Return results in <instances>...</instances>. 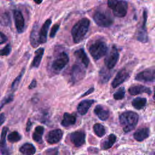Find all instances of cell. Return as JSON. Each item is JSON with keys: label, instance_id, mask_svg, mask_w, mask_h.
<instances>
[{"label": "cell", "instance_id": "cell-26", "mask_svg": "<svg viewBox=\"0 0 155 155\" xmlns=\"http://www.w3.org/2000/svg\"><path fill=\"white\" fill-rule=\"evenodd\" d=\"M19 151L24 155H33L36 152V149L31 143H25L20 147Z\"/></svg>", "mask_w": 155, "mask_h": 155}, {"label": "cell", "instance_id": "cell-39", "mask_svg": "<svg viewBox=\"0 0 155 155\" xmlns=\"http://www.w3.org/2000/svg\"><path fill=\"white\" fill-rule=\"evenodd\" d=\"M7 41V36L1 31H0V45L5 42Z\"/></svg>", "mask_w": 155, "mask_h": 155}, {"label": "cell", "instance_id": "cell-13", "mask_svg": "<svg viewBox=\"0 0 155 155\" xmlns=\"http://www.w3.org/2000/svg\"><path fill=\"white\" fill-rule=\"evenodd\" d=\"M13 18L18 32L19 33L23 32L24 29V19L22 13L17 10H14Z\"/></svg>", "mask_w": 155, "mask_h": 155}, {"label": "cell", "instance_id": "cell-5", "mask_svg": "<svg viewBox=\"0 0 155 155\" xmlns=\"http://www.w3.org/2000/svg\"><path fill=\"white\" fill-rule=\"evenodd\" d=\"M108 6L112 9L114 16L122 18L126 15L128 9V3L125 1L110 0L108 1Z\"/></svg>", "mask_w": 155, "mask_h": 155}, {"label": "cell", "instance_id": "cell-15", "mask_svg": "<svg viewBox=\"0 0 155 155\" xmlns=\"http://www.w3.org/2000/svg\"><path fill=\"white\" fill-rule=\"evenodd\" d=\"M128 92L131 95H137L142 93H147L148 94H150L151 90L147 87L142 85H135L129 88Z\"/></svg>", "mask_w": 155, "mask_h": 155}, {"label": "cell", "instance_id": "cell-38", "mask_svg": "<svg viewBox=\"0 0 155 155\" xmlns=\"http://www.w3.org/2000/svg\"><path fill=\"white\" fill-rule=\"evenodd\" d=\"M59 28V24H54L52 27H51V31H50V38H54L57 33V31H58Z\"/></svg>", "mask_w": 155, "mask_h": 155}, {"label": "cell", "instance_id": "cell-25", "mask_svg": "<svg viewBox=\"0 0 155 155\" xmlns=\"http://www.w3.org/2000/svg\"><path fill=\"white\" fill-rule=\"evenodd\" d=\"M116 140V136L113 134H110L106 139L101 142V148L102 150H107L110 148Z\"/></svg>", "mask_w": 155, "mask_h": 155}, {"label": "cell", "instance_id": "cell-11", "mask_svg": "<svg viewBox=\"0 0 155 155\" xmlns=\"http://www.w3.org/2000/svg\"><path fill=\"white\" fill-rule=\"evenodd\" d=\"M84 68L79 64H74L71 70V78L73 82H76L82 79L85 76Z\"/></svg>", "mask_w": 155, "mask_h": 155}, {"label": "cell", "instance_id": "cell-33", "mask_svg": "<svg viewBox=\"0 0 155 155\" xmlns=\"http://www.w3.org/2000/svg\"><path fill=\"white\" fill-rule=\"evenodd\" d=\"M125 94V90L124 87L119 88L113 94V97L116 100H120L124 98Z\"/></svg>", "mask_w": 155, "mask_h": 155}, {"label": "cell", "instance_id": "cell-43", "mask_svg": "<svg viewBox=\"0 0 155 155\" xmlns=\"http://www.w3.org/2000/svg\"><path fill=\"white\" fill-rule=\"evenodd\" d=\"M93 91H94V88H93V87L90 88L88 90H87L85 93H84V94L81 96V97H84V96H87V95H88V94H89L93 93Z\"/></svg>", "mask_w": 155, "mask_h": 155}, {"label": "cell", "instance_id": "cell-18", "mask_svg": "<svg viewBox=\"0 0 155 155\" xmlns=\"http://www.w3.org/2000/svg\"><path fill=\"white\" fill-rule=\"evenodd\" d=\"M94 112L101 120H107L110 115L108 109L102 105H97L94 109Z\"/></svg>", "mask_w": 155, "mask_h": 155}, {"label": "cell", "instance_id": "cell-23", "mask_svg": "<svg viewBox=\"0 0 155 155\" xmlns=\"http://www.w3.org/2000/svg\"><path fill=\"white\" fill-rule=\"evenodd\" d=\"M76 117L74 114H70L68 113H65L64 114L63 119L61 122V125L63 127H68L74 125L76 122Z\"/></svg>", "mask_w": 155, "mask_h": 155}, {"label": "cell", "instance_id": "cell-36", "mask_svg": "<svg viewBox=\"0 0 155 155\" xmlns=\"http://www.w3.org/2000/svg\"><path fill=\"white\" fill-rule=\"evenodd\" d=\"M13 99V94H10L8 96H7L6 97H5L2 101L1 103L0 104V110L7 104L10 102L11 101H12Z\"/></svg>", "mask_w": 155, "mask_h": 155}, {"label": "cell", "instance_id": "cell-30", "mask_svg": "<svg viewBox=\"0 0 155 155\" xmlns=\"http://www.w3.org/2000/svg\"><path fill=\"white\" fill-rule=\"evenodd\" d=\"M0 21L2 25L5 26H8L11 24V20L9 14L7 12L2 13L0 15Z\"/></svg>", "mask_w": 155, "mask_h": 155}, {"label": "cell", "instance_id": "cell-19", "mask_svg": "<svg viewBox=\"0 0 155 155\" xmlns=\"http://www.w3.org/2000/svg\"><path fill=\"white\" fill-rule=\"evenodd\" d=\"M94 102V101L91 99H85L81 101L78 105V111L81 115L85 114Z\"/></svg>", "mask_w": 155, "mask_h": 155}, {"label": "cell", "instance_id": "cell-37", "mask_svg": "<svg viewBox=\"0 0 155 155\" xmlns=\"http://www.w3.org/2000/svg\"><path fill=\"white\" fill-rule=\"evenodd\" d=\"M58 149L57 148H52L47 149L45 152V155H58Z\"/></svg>", "mask_w": 155, "mask_h": 155}, {"label": "cell", "instance_id": "cell-12", "mask_svg": "<svg viewBox=\"0 0 155 155\" xmlns=\"http://www.w3.org/2000/svg\"><path fill=\"white\" fill-rule=\"evenodd\" d=\"M70 139L75 147H79L82 146L85 141V134L84 131H74L70 135Z\"/></svg>", "mask_w": 155, "mask_h": 155}, {"label": "cell", "instance_id": "cell-35", "mask_svg": "<svg viewBox=\"0 0 155 155\" xmlns=\"http://www.w3.org/2000/svg\"><path fill=\"white\" fill-rule=\"evenodd\" d=\"M12 51V47L10 44L6 45L2 49L0 50V56H7Z\"/></svg>", "mask_w": 155, "mask_h": 155}, {"label": "cell", "instance_id": "cell-21", "mask_svg": "<svg viewBox=\"0 0 155 155\" xmlns=\"http://www.w3.org/2000/svg\"><path fill=\"white\" fill-rule=\"evenodd\" d=\"M74 54L75 57L77 58V59L83 65L84 67H88L90 61L83 48H80L79 50H77L74 53Z\"/></svg>", "mask_w": 155, "mask_h": 155}, {"label": "cell", "instance_id": "cell-29", "mask_svg": "<svg viewBox=\"0 0 155 155\" xmlns=\"http://www.w3.org/2000/svg\"><path fill=\"white\" fill-rule=\"evenodd\" d=\"M93 130L95 133V134L98 136V137H102L105 134L106 131L105 128L101 124H96L93 126Z\"/></svg>", "mask_w": 155, "mask_h": 155}, {"label": "cell", "instance_id": "cell-16", "mask_svg": "<svg viewBox=\"0 0 155 155\" xmlns=\"http://www.w3.org/2000/svg\"><path fill=\"white\" fill-rule=\"evenodd\" d=\"M51 24V19H48L42 25L39 31V42L44 44L47 42V36L48 29Z\"/></svg>", "mask_w": 155, "mask_h": 155}, {"label": "cell", "instance_id": "cell-14", "mask_svg": "<svg viewBox=\"0 0 155 155\" xmlns=\"http://www.w3.org/2000/svg\"><path fill=\"white\" fill-rule=\"evenodd\" d=\"M63 135V133L60 129H56L50 131L47 135V141L50 144L58 143L61 140Z\"/></svg>", "mask_w": 155, "mask_h": 155}, {"label": "cell", "instance_id": "cell-27", "mask_svg": "<svg viewBox=\"0 0 155 155\" xmlns=\"http://www.w3.org/2000/svg\"><path fill=\"white\" fill-rule=\"evenodd\" d=\"M44 131V128L42 126H38L35 128V131L33 133V140L41 143L42 142V135Z\"/></svg>", "mask_w": 155, "mask_h": 155}, {"label": "cell", "instance_id": "cell-7", "mask_svg": "<svg viewBox=\"0 0 155 155\" xmlns=\"http://www.w3.org/2000/svg\"><path fill=\"white\" fill-rule=\"evenodd\" d=\"M119 58V54L115 46H113L104 59L106 67L110 70L114 68Z\"/></svg>", "mask_w": 155, "mask_h": 155}, {"label": "cell", "instance_id": "cell-44", "mask_svg": "<svg viewBox=\"0 0 155 155\" xmlns=\"http://www.w3.org/2000/svg\"><path fill=\"white\" fill-rule=\"evenodd\" d=\"M153 98L155 100V87H154V96H153Z\"/></svg>", "mask_w": 155, "mask_h": 155}, {"label": "cell", "instance_id": "cell-40", "mask_svg": "<svg viewBox=\"0 0 155 155\" xmlns=\"http://www.w3.org/2000/svg\"><path fill=\"white\" fill-rule=\"evenodd\" d=\"M36 85H37V82H36V81L35 79H33V80L31 82L30 84L28 85V88H29V89L35 88L36 87Z\"/></svg>", "mask_w": 155, "mask_h": 155}, {"label": "cell", "instance_id": "cell-4", "mask_svg": "<svg viewBox=\"0 0 155 155\" xmlns=\"http://www.w3.org/2000/svg\"><path fill=\"white\" fill-rule=\"evenodd\" d=\"M93 20L96 24L102 27H108L114 22L111 13L107 10H97L93 15Z\"/></svg>", "mask_w": 155, "mask_h": 155}, {"label": "cell", "instance_id": "cell-3", "mask_svg": "<svg viewBox=\"0 0 155 155\" xmlns=\"http://www.w3.org/2000/svg\"><path fill=\"white\" fill-rule=\"evenodd\" d=\"M107 44L101 39H97L89 47L88 50L94 60H98L106 54L107 52Z\"/></svg>", "mask_w": 155, "mask_h": 155}, {"label": "cell", "instance_id": "cell-41", "mask_svg": "<svg viewBox=\"0 0 155 155\" xmlns=\"http://www.w3.org/2000/svg\"><path fill=\"white\" fill-rule=\"evenodd\" d=\"M5 120V116L4 113H1L0 114V126L4 124V121Z\"/></svg>", "mask_w": 155, "mask_h": 155}, {"label": "cell", "instance_id": "cell-34", "mask_svg": "<svg viewBox=\"0 0 155 155\" xmlns=\"http://www.w3.org/2000/svg\"><path fill=\"white\" fill-rule=\"evenodd\" d=\"M24 72H25V68H23L22 70V71H21V73H19V74L15 78V79L12 82V89L16 88V87L18 86V85H19V82L21 81V79L22 77L23 76V75L24 74Z\"/></svg>", "mask_w": 155, "mask_h": 155}, {"label": "cell", "instance_id": "cell-24", "mask_svg": "<svg viewBox=\"0 0 155 155\" xmlns=\"http://www.w3.org/2000/svg\"><path fill=\"white\" fill-rule=\"evenodd\" d=\"M44 53V48H39L35 51V55L34 56L33 60L31 64V67L38 68L41 63L43 54Z\"/></svg>", "mask_w": 155, "mask_h": 155}, {"label": "cell", "instance_id": "cell-8", "mask_svg": "<svg viewBox=\"0 0 155 155\" xmlns=\"http://www.w3.org/2000/svg\"><path fill=\"white\" fill-rule=\"evenodd\" d=\"M135 79L141 82H153L155 81V69H147L137 73Z\"/></svg>", "mask_w": 155, "mask_h": 155}, {"label": "cell", "instance_id": "cell-17", "mask_svg": "<svg viewBox=\"0 0 155 155\" xmlns=\"http://www.w3.org/2000/svg\"><path fill=\"white\" fill-rule=\"evenodd\" d=\"M30 44L33 47H37L39 44V31H38V24H35L31 31Z\"/></svg>", "mask_w": 155, "mask_h": 155}, {"label": "cell", "instance_id": "cell-1", "mask_svg": "<svg viewBox=\"0 0 155 155\" xmlns=\"http://www.w3.org/2000/svg\"><path fill=\"white\" fill-rule=\"evenodd\" d=\"M138 120V114L131 111H125L119 116L120 124L122 127L125 133L133 130L136 126Z\"/></svg>", "mask_w": 155, "mask_h": 155}, {"label": "cell", "instance_id": "cell-42", "mask_svg": "<svg viewBox=\"0 0 155 155\" xmlns=\"http://www.w3.org/2000/svg\"><path fill=\"white\" fill-rule=\"evenodd\" d=\"M32 126V122H31V120L30 119L28 120L27 123V127H26V131H29L31 128Z\"/></svg>", "mask_w": 155, "mask_h": 155}, {"label": "cell", "instance_id": "cell-45", "mask_svg": "<svg viewBox=\"0 0 155 155\" xmlns=\"http://www.w3.org/2000/svg\"><path fill=\"white\" fill-rule=\"evenodd\" d=\"M35 2L36 3H37V4H40V3H41V2H42V1H35Z\"/></svg>", "mask_w": 155, "mask_h": 155}, {"label": "cell", "instance_id": "cell-28", "mask_svg": "<svg viewBox=\"0 0 155 155\" xmlns=\"http://www.w3.org/2000/svg\"><path fill=\"white\" fill-rule=\"evenodd\" d=\"M147 104V99L145 97H138L133 99L132 101V105L137 110H140L145 107Z\"/></svg>", "mask_w": 155, "mask_h": 155}, {"label": "cell", "instance_id": "cell-6", "mask_svg": "<svg viewBox=\"0 0 155 155\" xmlns=\"http://www.w3.org/2000/svg\"><path fill=\"white\" fill-rule=\"evenodd\" d=\"M69 58L67 53L62 52L60 53L56 59L53 61L51 64V69L54 72L58 73L62 70L67 64Z\"/></svg>", "mask_w": 155, "mask_h": 155}, {"label": "cell", "instance_id": "cell-20", "mask_svg": "<svg viewBox=\"0 0 155 155\" xmlns=\"http://www.w3.org/2000/svg\"><path fill=\"white\" fill-rule=\"evenodd\" d=\"M8 128L6 127L2 128L0 139V151L3 155H7L8 153L7 147L6 145V136Z\"/></svg>", "mask_w": 155, "mask_h": 155}, {"label": "cell", "instance_id": "cell-32", "mask_svg": "<svg viewBox=\"0 0 155 155\" xmlns=\"http://www.w3.org/2000/svg\"><path fill=\"white\" fill-rule=\"evenodd\" d=\"M100 74V79L101 81L102 82H107L108 81V79L110 78V72L107 71V70L105 69H102L101 70V71L99 73Z\"/></svg>", "mask_w": 155, "mask_h": 155}, {"label": "cell", "instance_id": "cell-10", "mask_svg": "<svg viewBox=\"0 0 155 155\" xmlns=\"http://www.w3.org/2000/svg\"><path fill=\"white\" fill-rule=\"evenodd\" d=\"M130 76V71L126 68H124L120 70L113 79L111 85L113 88H116L121 84H122Z\"/></svg>", "mask_w": 155, "mask_h": 155}, {"label": "cell", "instance_id": "cell-9", "mask_svg": "<svg viewBox=\"0 0 155 155\" xmlns=\"http://www.w3.org/2000/svg\"><path fill=\"white\" fill-rule=\"evenodd\" d=\"M147 18V10H145L143 12L142 25L138 30V31L137 33V39L142 43H145L148 41V35H147V32L146 29Z\"/></svg>", "mask_w": 155, "mask_h": 155}, {"label": "cell", "instance_id": "cell-2", "mask_svg": "<svg viewBox=\"0 0 155 155\" xmlns=\"http://www.w3.org/2000/svg\"><path fill=\"white\" fill-rule=\"evenodd\" d=\"M90 25V21L85 18L79 20L73 26L71 30V35L74 43L81 42L87 34Z\"/></svg>", "mask_w": 155, "mask_h": 155}, {"label": "cell", "instance_id": "cell-31", "mask_svg": "<svg viewBox=\"0 0 155 155\" xmlns=\"http://www.w3.org/2000/svg\"><path fill=\"white\" fill-rule=\"evenodd\" d=\"M21 139V136L17 131H13L10 133L7 136L8 140L12 143L18 142Z\"/></svg>", "mask_w": 155, "mask_h": 155}, {"label": "cell", "instance_id": "cell-22", "mask_svg": "<svg viewBox=\"0 0 155 155\" xmlns=\"http://www.w3.org/2000/svg\"><path fill=\"white\" fill-rule=\"evenodd\" d=\"M150 135V130L148 128H142L136 130L134 134V138L139 142H141L147 138Z\"/></svg>", "mask_w": 155, "mask_h": 155}]
</instances>
